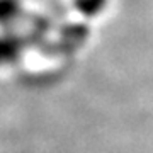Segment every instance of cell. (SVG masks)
I'll list each match as a JSON object with an SVG mask.
<instances>
[{
	"instance_id": "7a4b0ae2",
	"label": "cell",
	"mask_w": 153,
	"mask_h": 153,
	"mask_svg": "<svg viewBox=\"0 0 153 153\" xmlns=\"http://www.w3.org/2000/svg\"><path fill=\"white\" fill-rule=\"evenodd\" d=\"M24 16L22 0H0V29H14Z\"/></svg>"
},
{
	"instance_id": "6da1fadb",
	"label": "cell",
	"mask_w": 153,
	"mask_h": 153,
	"mask_svg": "<svg viewBox=\"0 0 153 153\" xmlns=\"http://www.w3.org/2000/svg\"><path fill=\"white\" fill-rule=\"evenodd\" d=\"M27 39L16 29H0V66L14 65L24 56Z\"/></svg>"
},
{
	"instance_id": "3957f363",
	"label": "cell",
	"mask_w": 153,
	"mask_h": 153,
	"mask_svg": "<svg viewBox=\"0 0 153 153\" xmlns=\"http://www.w3.org/2000/svg\"><path fill=\"white\" fill-rule=\"evenodd\" d=\"M109 0H73V5L85 17H95L105 9Z\"/></svg>"
}]
</instances>
